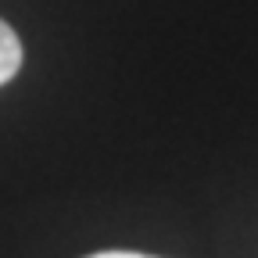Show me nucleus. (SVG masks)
Instances as JSON below:
<instances>
[{
  "instance_id": "nucleus-2",
  "label": "nucleus",
  "mask_w": 258,
  "mask_h": 258,
  "mask_svg": "<svg viewBox=\"0 0 258 258\" xmlns=\"http://www.w3.org/2000/svg\"><path fill=\"white\" fill-rule=\"evenodd\" d=\"M86 258H154V254H140V251H97Z\"/></svg>"
},
{
  "instance_id": "nucleus-1",
  "label": "nucleus",
  "mask_w": 258,
  "mask_h": 258,
  "mask_svg": "<svg viewBox=\"0 0 258 258\" xmlns=\"http://www.w3.org/2000/svg\"><path fill=\"white\" fill-rule=\"evenodd\" d=\"M22 57H25V50H22V40H18V32L0 18V86L4 83H11L15 76H18V69H22Z\"/></svg>"
}]
</instances>
